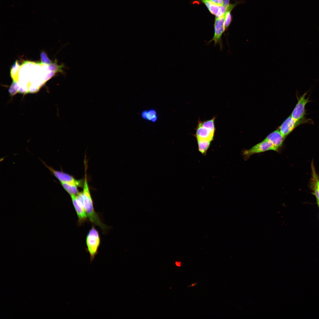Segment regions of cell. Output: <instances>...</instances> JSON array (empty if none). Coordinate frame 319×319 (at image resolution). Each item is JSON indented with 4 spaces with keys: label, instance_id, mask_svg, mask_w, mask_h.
<instances>
[{
    "label": "cell",
    "instance_id": "6",
    "mask_svg": "<svg viewBox=\"0 0 319 319\" xmlns=\"http://www.w3.org/2000/svg\"><path fill=\"white\" fill-rule=\"evenodd\" d=\"M310 119L297 121L290 115L283 122L280 127L279 130L282 135L286 137L298 126L305 123H310Z\"/></svg>",
    "mask_w": 319,
    "mask_h": 319
},
{
    "label": "cell",
    "instance_id": "15",
    "mask_svg": "<svg viewBox=\"0 0 319 319\" xmlns=\"http://www.w3.org/2000/svg\"><path fill=\"white\" fill-rule=\"evenodd\" d=\"M48 66V69L52 71H54L55 73L60 72L64 74V71L62 70V68L64 66L63 65L59 66L56 63H55L51 64Z\"/></svg>",
    "mask_w": 319,
    "mask_h": 319
},
{
    "label": "cell",
    "instance_id": "10",
    "mask_svg": "<svg viewBox=\"0 0 319 319\" xmlns=\"http://www.w3.org/2000/svg\"><path fill=\"white\" fill-rule=\"evenodd\" d=\"M285 139V138L281 133L279 130L277 129L269 134L264 139L271 143L279 152Z\"/></svg>",
    "mask_w": 319,
    "mask_h": 319
},
{
    "label": "cell",
    "instance_id": "9",
    "mask_svg": "<svg viewBox=\"0 0 319 319\" xmlns=\"http://www.w3.org/2000/svg\"><path fill=\"white\" fill-rule=\"evenodd\" d=\"M215 132V131L202 126L198 122L194 136L196 139H206L212 141L214 139Z\"/></svg>",
    "mask_w": 319,
    "mask_h": 319
},
{
    "label": "cell",
    "instance_id": "13",
    "mask_svg": "<svg viewBox=\"0 0 319 319\" xmlns=\"http://www.w3.org/2000/svg\"><path fill=\"white\" fill-rule=\"evenodd\" d=\"M64 189L69 194L71 195H77L79 193L77 185L71 183H61Z\"/></svg>",
    "mask_w": 319,
    "mask_h": 319
},
{
    "label": "cell",
    "instance_id": "2",
    "mask_svg": "<svg viewBox=\"0 0 319 319\" xmlns=\"http://www.w3.org/2000/svg\"><path fill=\"white\" fill-rule=\"evenodd\" d=\"M100 242L99 232L93 225L89 231L86 237V251L89 254L91 262L98 254Z\"/></svg>",
    "mask_w": 319,
    "mask_h": 319
},
{
    "label": "cell",
    "instance_id": "22",
    "mask_svg": "<svg viewBox=\"0 0 319 319\" xmlns=\"http://www.w3.org/2000/svg\"><path fill=\"white\" fill-rule=\"evenodd\" d=\"M175 264L176 265L178 266H180V262H176Z\"/></svg>",
    "mask_w": 319,
    "mask_h": 319
},
{
    "label": "cell",
    "instance_id": "14",
    "mask_svg": "<svg viewBox=\"0 0 319 319\" xmlns=\"http://www.w3.org/2000/svg\"><path fill=\"white\" fill-rule=\"evenodd\" d=\"M142 116L144 119L153 122L155 121L157 118L156 111L153 109L143 111Z\"/></svg>",
    "mask_w": 319,
    "mask_h": 319
},
{
    "label": "cell",
    "instance_id": "3",
    "mask_svg": "<svg viewBox=\"0 0 319 319\" xmlns=\"http://www.w3.org/2000/svg\"><path fill=\"white\" fill-rule=\"evenodd\" d=\"M269 150L278 152L276 148L270 142L264 139L248 149L242 151L244 158L246 160L251 155Z\"/></svg>",
    "mask_w": 319,
    "mask_h": 319
},
{
    "label": "cell",
    "instance_id": "8",
    "mask_svg": "<svg viewBox=\"0 0 319 319\" xmlns=\"http://www.w3.org/2000/svg\"><path fill=\"white\" fill-rule=\"evenodd\" d=\"M79 193L77 195H71L70 196L73 205L77 216L78 224L81 225L88 219L81 199Z\"/></svg>",
    "mask_w": 319,
    "mask_h": 319
},
{
    "label": "cell",
    "instance_id": "17",
    "mask_svg": "<svg viewBox=\"0 0 319 319\" xmlns=\"http://www.w3.org/2000/svg\"><path fill=\"white\" fill-rule=\"evenodd\" d=\"M42 63L46 64H50L51 61L48 57L47 54L44 52H42L40 54Z\"/></svg>",
    "mask_w": 319,
    "mask_h": 319
},
{
    "label": "cell",
    "instance_id": "1",
    "mask_svg": "<svg viewBox=\"0 0 319 319\" xmlns=\"http://www.w3.org/2000/svg\"><path fill=\"white\" fill-rule=\"evenodd\" d=\"M85 176L84 180L83 190L82 192H79V194L81 199L88 220L93 224L99 227L103 233H105L108 230V227L101 221L98 215L95 211L93 201L86 175Z\"/></svg>",
    "mask_w": 319,
    "mask_h": 319
},
{
    "label": "cell",
    "instance_id": "11",
    "mask_svg": "<svg viewBox=\"0 0 319 319\" xmlns=\"http://www.w3.org/2000/svg\"><path fill=\"white\" fill-rule=\"evenodd\" d=\"M198 149L201 154H205L212 141L208 140L197 139Z\"/></svg>",
    "mask_w": 319,
    "mask_h": 319
},
{
    "label": "cell",
    "instance_id": "4",
    "mask_svg": "<svg viewBox=\"0 0 319 319\" xmlns=\"http://www.w3.org/2000/svg\"><path fill=\"white\" fill-rule=\"evenodd\" d=\"M43 164L48 169L52 174L56 177L60 183H65L73 184L78 187L83 186L84 181L75 179L72 176L62 171L57 170L52 167L47 165L42 161Z\"/></svg>",
    "mask_w": 319,
    "mask_h": 319
},
{
    "label": "cell",
    "instance_id": "21",
    "mask_svg": "<svg viewBox=\"0 0 319 319\" xmlns=\"http://www.w3.org/2000/svg\"><path fill=\"white\" fill-rule=\"evenodd\" d=\"M55 72L54 71H52L50 73L48 74V76H47L45 79V81H46L47 80L49 79L50 78L52 77L53 76L55 73Z\"/></svg>",
    "mask_w": 319,
    "mask_h": 319
},
{
    "label": "cell",
    "instance_id": "19",
    "mask_svg": "<svg viewBox=\"0 0 319 319\" xmlns=\"http://www.w3.org/2000/svg\"><path fill=\"white\" fill-rule=\"evenodd\" d=\"M211 2L213 3L219 4L220 5H222L224 1L223 0H209Z\"/></svg>",
    "mask_w": 319,
    "mask_h": 319
},
{
    "label": "cell",
    "instance_id": "12",
    "mask_svg": "<svg viewBox=\"0 0 319 319\" xmlns=\"http://www.w3.org/2000/svg\"><path fill=\"white\" fill-rule=\"evenodd\" d=\"M313 180V187L314 194L316 196L317 201L319 205V178L316 174L314 168L312 167Z\"/></svg>",
    "mask_w": 319,
    "mask_h": 319
},
{
    "label": "cell",
    "instance_id": "20",
    "mask_svg": "<svg viewBox=\"0 0 319 319\" xmlns=\"http://www.w3.org/2000/svg\"><path fill=\"white\" fill-rule=\"evenodd\" d=\"M230 0H224L222 4V6L225 7L226 9L230 5Z\"/></svg>",
    "mask_w": 319,
    "mask_h": 319
},
{
    "label": "cell",
    "instance_id": "5",
    "mask_svg": "<svg viewBox=\"0 0 319 319\" xmlns=\"http://www.w3.org/2000/svg\"><path fill=\"white\" fill-rule=\"evenodd\" d=\"M225 17V14L220 17H215L214 25V35L212 39L207 42L210 43L214 41V46L219 44L221 51L223 47L222 36L225 30L224 25Z\"/></svg>",
    "mask_w": 319,
    "mask_h": 319
},
{
    "label": "cell",
    "instance_id": "7",
    "mask_svg": "<svg viewBox=\"0 0 319 319\" xmlns=\"http://www.w3.org/2000/svg\"><path fill=\"white\" fill-rule=\"evenodd\" d=\"M306 95L307 92H305L298 99L297 103L291 113V116L295 120L299 121L305 119V106L310 101L309 97L306 98Z\"/></svg>",
    "mask_w": 319,
    "mask_h": 319
},
{
    "label": "cell",
    "instance_id": "18",
    "mask_svg": "<svg viewBox=\"0 0 319 319\" xmlns=\"http://www.w3.org/2000/svg\"><path fill=\"white\" fill-rule=\"evenodd\" d=\"M202 2L206 5L208 9L209 8L211 5L213 3L209 0H201Z\"/></svg>",
    "mask_w": 319,
    "mask_h": 319
},
{
    "label": "cell",
    "instance_id": "16",
    "mask_svg": "<svg viewBox=\"0 0 319 319\" xmlns=\"http://www.w3.org/2000/svg\"><path fill=\"white\" fill-rule=\"evenodd\" d=\"M231 11L227 10L225 14L224 25L225 30H227L232 22V17L230 13Z\"/></svg>",
    "mask_w": 319,
    "mask_h": 319
}]
</instances>
